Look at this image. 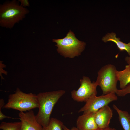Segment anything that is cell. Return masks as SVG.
I'll return each mask as SVG.
<instances>
[{
    "label": "cell",
    "instance_id": "8fae6325",
    "mask_svg": "<svg viewBox=\"0 0 130 130\" xmlns=\"http://www.w3.org/2000/svg\"><path fill=\"white\" fill-rule=\"evenodd\" d=\"M102 40L104 42L109 41L114 42L120 51H125L129 56L130 55V42L126 43L120 41V38L116 37L115 33L112 32L108 33L103 37Z\"/></svg>",
    "mask_w": 130,
    "mask_h": 130
},
{
    "label": "cell",
    "instance_id": "ba28073f",
    "mask_svg": "<svg viewBox=\"0 0 130 130\" xmlns=\"http://www.w3.org/2000/svg\"><path fill=\"white\" fill-rule=\"evenodd\" d=\"M19 116L21 122V130H42L43 127L37 122L33 110L20 112Z\"/></svg>",
    "mask_w": 130,
    "mask_h": 130
},
{
    "label": "cell",
    "instance_id": "7c38bea8",
    "mask_svg": "<svg viewBox=\"0 0 130 130\" xmlns=\"http://www.w3.org/2000/svg\"><path fill=\"white\" fill-rule=\"evenodd\" d=\"M117 75L119 82L120 87L121 89H123L130 83V64L126 66L122 71H117Z\"/></svg>",
    "mask_w": 130,
    "mask_h": 130
},
{
    "label": "cell",
    "instance_id": "ffe728a7",
    "mask_svg": "<svg viewBox=\"0 0 130 130\" xmlns=\"http://www.w3.org/2000/svg\"><path fill=\"white\" fill-rule=\"evenodd\" d=\"M112 128L110 127H109L105 128H98L94 130H112Z\"/></svg>",
    "mask_w": 130,
    "mask_h": 130
},
{
    "label": "cell",
    "instance_id": "52a82bcc",
    "mask_svg": "<svg viewBox=\"0 0 130 130\" xmlns=\"http://www.w3.org/2000/svg\"><path fill=\"white\" fill-rule=\"evenodd\" d=\"M80 85L78 89L71 92L72 98L78 102H86L92 95H97L98 85L95 82H92L87 76H84L80 80Z\"/></svg>",
    "mask_w": 130,
    "mask_h": 130
},
{
    "label": "cell",
    "instance_id": "6da1fadb",
    "mask_svg": "<svg viewBox=\"0 0 130 130\" xmlns=\"http://www.w3.org/2000/svg\"><path fill=\"white\" fill-rule=\"evenodd\" d=\"M63 90L40 93L37 95L39 110L36 115L38 123L42 127L47 126L53 107L61 97L65 93Z\"/></svg>",
    "mask_w": 130,
    "mask_h": 130
},
{
    "label": "cell",
    "instance_id": "e0dca14e",
    "mask_svg": "<svg viewBox=\"0 0 130 130\" xmlns=\"http://www.w3.org/2000/svg\"><path fill=\"white\" fill-rule=\"evenodd\" d=\"M4 100L2 99L0 100V120L1 121L5 118H11L14 119V118L6 116L3 114L1 110L2 108H3L5 105Z\"/></svg>",
    "mask_w": 130,
    "mask_h": 130
},
{
    "label": "cell",
    "instance_id": "ac0fdd59",
    "mask_svg": "<svg viewBox=\"0 0 130 130\" xmlns=\"http://www.w3.org/2000/svg\"><path fill=\"white\" fill-rule=\"evenodd\" d=\"M18 1L20 3V5L22 7H25L26 6H29L30 4L28 0H18Z\"/></svg>",
    "mask_w": 130,
    "mask_h": 130
},
{
    "label": "cell",
    "instance_id": "5bb4252c",
    "mask_svg": "<svg viewBox=\"0 0 130 130\" xmlns=\"http://www.w3.org/2000/svg\"><path fill=\"white\" fill-rule=\"evenodd\" d=\"M64 125L60 120L51 118L48 125L46 126L43 127L42 130H62Z\"/></svg>",
    "mask_w": 130,
    "mask_h": 130
},
{
    "label": "cell",
    "instance_id": "5b68a950",
    "mask_svg": "<svg viewBox=\"0 0 130 130\" xmlns=\"http://www.w3.org/2000/svg\"><path fill=\"white\" fill-rule=\"evenodd\" d=\"M117 71L115 66L111 64L104 66L98 71L95 82L100 87L103 95L116 93L118 89L117 84L118 81Z\"/></svg>",
    "mask_w": 130,
    "mask_h": 130
},
{
    "label": "cell",
    "instance_id": "277c9868",
    "mask_svg": "<svg viewBox=\"0 0 130 130\" xmlns=\"http://www.w3.org/2000/svg\"><path fill=\"white\" fill-rule=\"evenodd\" d=\"M37 95L32 93H26L17 88L14 94L10 95L7 103L3 108L12 109L24 112L38 108Z\"/></svg>",
    "mask_w": 130,
    "mask_h": 130
},
{
    "label": "cell",
    "instance_id": "7a4b0ae2",
    "mask_svg": "<svg viewBox=\"0 0 130 130\" xmlns=\"http://www.w3.org/2000/svg\"><path fill=\"white\" fill-rule=\"evenodd\" d=\"M29 12L18 1H6L0 5V26L11 29L16 23L22 20Z\"/></svg>",
    "mask_w": 130,
    "mask_h": 130
},
{
    "label": "cell",
    "instance_id": "9a60e30c",
    "mask_svg": "<svg viewBox=\"0 0 130 130\" xmlns=\"http://www.w3.org/2000/svg\"><path fill=\"white\" fill-rule=\"evenodd\" d=\"M21 122H2L0 125V129L2 130H21Z\"/></svg>",
    "mask_w": 130,
    "mask_h": 130
},
{
    "label": "cell",
    "instance_id": "7402d4cb",
    "mask_svg": "<svg viewBox=\"0 0 130 130\" xmlns=\"http://www.w3.org/2000/svg\"><path fill=\"white\" fill-rule=\"evenodd\" d=\"M112 130H116L115 129V128H112Z\"/></svg>",
    "mask_w": 130,
    "mask_h": 130
},
{
    "label": "cell",
    "instance_id": "4fadbf2b",
    "mask_svg": "<svg viewBox=\"0 0 130 130\" xmlns=\"http://www.w3.org/2000/svg\"><path fill=\"white\" fill-rule=\"evenodd\" d=\"M113 107L117 113L120 124L124 130H130V114L126 111L123 110L113 104Z\"/></svg>",
    "mask_w": 130,
    "mask_h": 130
},
{
    "label": "cell",
    "instance_id": "44dd1931",
    "mask_svg": "<svg viewBox=\"0 0 130 130\" xmlns=\"http://www.w3.org/2000/svg\"><path fill=\"white\" fill-rule=\"evenodd\" d=\"M125 60L128 64H130V55L125 57Z\"/></svg>",
    "mask_w": 130,
    "mask_h": 130
},
{
    "label": "cell",
    "instance_id": "9c48e42d",
    "mask_svg": "<svg viewBox=\"0 0 130 130\" xmlns=\"http://www.w3.org/2000/svg\"><path fill=\"white\" fill-rule=\"evenodd\" d=\"M113 115V110L108 105L100 109L95 114V119L98 128H105L109 127Z\"/></svg>",
    "mask_w": 130,
    "mask_h": 130
},
{
    "label": "cell",
    "instance_id": "8992f818",
    "mask_svg": "<svg viewBox=\"0 0 130 130\" xmlns=\"http://www.w3.org/2000/svg\"><path fill=\"white\" fill-rule=\"evenodd\" d=\"M115 94L110 93L98 96L94 94L87 100L85 105L78 112L95 113L110 102L117 100L118 97Z\"/></svg>",
    "mask_w": 130,
    "mask_h": 130
},
{
    "label": "cell",
    "instance_id": "30bf717a",
    "mask_svg": "<svg viewBox=\"0 0 130 130\" xmlns=\"http://www.w3.org/2000/svg\"><path fill=\"white\" fill-rule=\"evenodd\" d=\"M95 114L92 112L83 113L77 120L76 128L79 130H94L98 128L95 120Z\"/></svg>",
    "mask_w": 130,
    "mask_h": 130
},
{
    "label": "cell",
    "instance_id": "d6986e66",
    "mask_svg": "<svg viewBox=\"0 0 130 130\" xmlns=\"http://www.w3.org/2000/svg\"><path fill=\"white\" fill-rule=\"evenodd\" d=\"M63 130H79L76 127H73L71 129H70L64 125L63 127Z\"/></svg>",
    "mask_w": 130,
    "mask_h": 130
},
{
    "label": "cell",
    "instance_id": "3957f363",
    "mask_svg": "<svg viewBox=\"0 0 130 130\" xmlns=\"http://www.w3.org/2000/svg\"><path fill=\"white\" fill-rule=\"evenodd\" d=\"M57 44V50L65 57L73 58L78 56L84 49L86 43L75 37L73 32L70 30L66 36L60 39L52 40Z\"/></svg>",
    "mask_w": 130,
    "mask_h": 130
},
{
    "label": "cell",
    "instance_id": "2e32d148",
    "mask_svg": "<svg viewBox=\"0 0 130 130\" xmlns=\"http://www.w3.org/2000/svg\"><path fill=\"white\" fill-rule=\"evenodd\" d=\"M116 94L120 97H124L128 94H130V83L123 89H118Z\"/></svg>",
    "mask_w": 130,
    "mask_h": 130
}]
</instances>
